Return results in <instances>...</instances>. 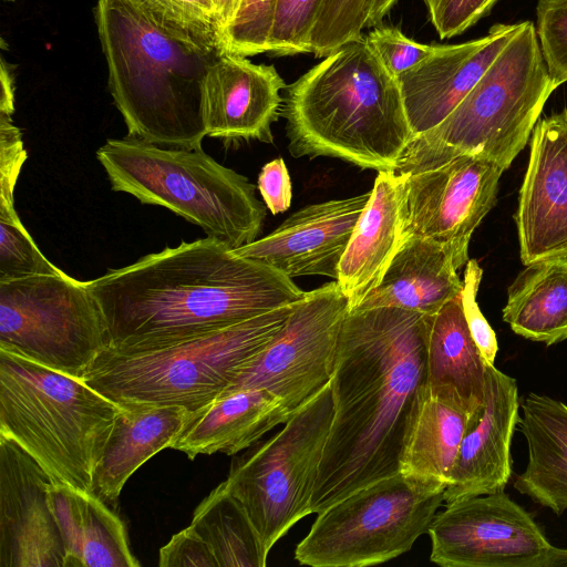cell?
I'll return each instance as SVG.
<instances>
[{
    "mask_svg": "<svg viewBox=\"0 0 567 567\" xmlns=\"http://www.w3.org/2000/svg\"><path fill=\"white\" fill-rule=\"evenodd\" d=\"M349 312V300L337 280L307 291L277 336L237 370L220 394L262 389L291 413L297 412L330 383L339 336Z\"/></svg>",
    "mask_w": 567,
    "mask_h": 567,
    "instance_id": "obj_12",
    "label": "cell"
},
{
    "mask_svg": "<svg viewBox=\"0 0 567 567\" xmlns=\"http://www.w3.org/2000/svg\"><path fill=\"white\" fill-rule=\"evenodd\" d=\"M370 194L302 207L269 235L235 251L290 278L326 276L337 280L340 260Z\"/></svg>",
    "mask_w": 567,
    "mask_h": 567,
    "instance_id": "obj_17",
    "label": "cell"
},
{
    "mask_svg": "<svg viewBox=\"0 0 567 567\" xmlns=\"http://www.w3.org/2000/svg\"><path fill=\"white\" fill-rule=\"evenodd\" d=\"M427 534L430 560L443 567H545L553 548L505 491L446 503Z\"/></svg>",
    "mask_w": 567,
    "mask_h": 567,
    "instance_id": "obj_13",
    "label": "cell"
},
{
    "mask_svg": "<svg viewBox=\"0 0 567 567\" xmlns=\"http://www.w3.org/2000/svg\"><path fill=\"white\" fill-rule=\"evenodd\" d=\"M482 275L483 271L478 262L475 259H468L461 292L462 306L471 336L481 354L487 364H494L498 351L496 334L484 318L476 301Z\"/></svg>",
    "mask_w": 567,
    "mask_h": 567,
    "instance_id": "obj_39",
    "label": "cell"
},
{
    "mask_svg": "<svg viewBox=\"0 0 567 567\" xmlns=\"http://www.w3.org/2000/svg\"><path fill=\"white\" fill-rule=\"evenodd\" d=\"M285 82L274 65L223 51L203 82L202 111L206 135L226 142L272 143Z\"/></svg>",
    "mask_w": 567,
    "mask_h": 567,
    "instance_id": "obj_19",
    "label": "cell"
},
{
    "mask_svg": "<svg viewBox=\"0 0 567 567\" xmlns=\"http://www.w3.org/2000/svg\"><path fill=\"white\" fill-rule=\"evenodd\" d=\"M162 567H217V563L207 545L189 528L175 534L159 549Z\"/></svg>",
    "mask_w": 567,
    "mask_h": 567,
    "instance_id": "obj_41",
    "label": "cell"
},
{
    "mask_svg": "<svg viewBox=\"0 0 567 567\" xmlns=\"http://www.w3.org/2000/svg\"><path fill=\"white\" fill-rule=\"evenodd\" d=\"M520 408L518 426L528 458L514 488L560 516L567 509V405L530 392Z\"/></svg>",
    "mask_w": 567,
    "mask_h": 567,
    "instance_id": "obj_27",
    "label": "cell"
},
{
    "mask_svg": "<svg viewBox=\"0 0 567 567\" xmlns=\"http://www.w3.org/2000/svg\"><path fill=\"white\" fill-rule=\"evenodd\" d=\"M365 39L384 68L394 78L414 66L434 49V44L416 42L396 28H375Z\"/></svg>",
    "mask_w": 567,
    "mask_h": 567,
    "instance_id": "obj_37",
    "label": "cell"
},
{
    "mask_svg": "<svg viewBox=\"0 0 567 567\" xmlns=\"http://www.w3.org/2000/svg\"><path fill=\"white\" fill-rule=\"evenodd\" d=\"M427 316L378 307L346 317L330 380L333 417L312 514L400 473L403 447L426 389Z\"/></svg>",
    "mask_w": 567,
    "mask_h": 567,
    "instance_id": "obj_1",
    "label": "cell"
},
{
    "mask_svg": "<svg viewBox=\"0 0 567 567\" xmlns=\"http://www.w3.org/2000/svg\"><path fill=\"white\" fill-rule=\"evenodd\" d=\"M440 39L465 32L491 12L498 0H423Z\"/></svg>",
    "mask_w": 567,
    "mask_h": 567,
    "instance_id": "obj_38",
    "label": "cell"
},
{
    "mask_svg": "<svg viewBox=\"0 0 567 567\" xmlns=\"http://www.w3.org/2000/svg\"><path fill=\"white\" fill-rule=\"evenodd\" d=\"M114 192L165 207L236 249L256 240L266 208L256 186L202 147H165L126 136L96 151Z\"/></svg>",
    "mask_w": 567,
    "mask_h": 567,
    "instance_id": "obj_8",
    "label": "cell"
},
{
    "mask_svg": "<svg viewBox=\"0 0 567 567\" xmlns=\"http://www.w3.org/2000/svg\"><path fill=\"white\" fill-rule=\"evenodd\" d=\"M118 404L79 379L0 348V436L54 483L94 493Z\"/></svg>",
    "mask_w": 567,
    "mask_h": 567,
    "instance_id": "obj_5",
    "label": "cell"
},
{
    "mask_svg": "<svg viewBox=\"0 0 567 567\" xmlns=\"http://www.w3.org/2000/svg\"><path fill=\"white\" fill-rule=\"evenodd\" d=\"M462 288L449 249L431 238L410 234L380 284L354 310L396 307L433 315Z\"/></svg>",
    "mask_w": 567,
    "mask_h": 567,
    "instance_id": "obj_23",
    "label": "cell"
},
{
    "mask_svg": "<svg viewBox=\"0 0 567 567\" xmlns=\"http://www.w3.org/2000/svg\"><path fill=\"white\" fill-rule=\"evenodd\" d=\"M535 29L548 73L558 87L567 82V0H538Z\"/></svg>",
    "mask_w": 567,
    "mask_h": 567,
    "instance_id": "obj_36",
    "label": "cell"
},
{
    "mask_svg": "<svg viewBox=\"0 0 567 567\" xmlns=\"http://www.w3.org/2000/svg\"><path fill=\"white\" fill-rule=\"evenodd\" d=\"M117 404L114 426L94 477V494L104 502H115L142 464L171 447L190 412L173 405Z\"/></svg>",
    "mask_w": 567,
    "mask_h": 567,
    "instance_id": "obj_26",
    "label": "cell"
},
{
    "mask_svg": "<svg viewBox=\"0 0 567 567\" xmlns=\"http://www.w3.org/2000/svg\"><path fill=\"white\" fill-rule=\"evenodd\" d=\"M209 548L217 567H265L268 551L243 504L225 483L194 512L188 526Z\"/></svg>",
    "mask_w": 567,
    "mask_h": 567,
    "instance_id": "obj_30",
    "label": "cell"
},
{
    "mask_svg": "<svg viewBox=\"0 0 567 567\" xmlns=\"http://www.w3.org/2000/svg\"><path fill=\"white\" fill-rule=\"evenodd\" d=\"M295 303L171 341L107 347L83 380L115 403L195 411L218 396L237 370L277 336Z\"/></svg>",
    "mask_w": 567,
    "mask_h": 567,
    "instance_id": "obj_7",
    "label": "cell"
},
{
    "mask_svg": "<svg viewBox=\"0 0 567 567\" xmlns=\"http://www.w3.org/2000/svg\"><path fill=\"white\" fill-rule=\"evenodd\" d=\"M473 414L425 389L403 447L400 472L446 488Z\"/></svg>",
    "mask_w": 567,
    "mask_h": 567,
    "instance_id": "obj_29",
    "label": "cell"
},
{
    "mask_svg": "<svg viewBox=\"0 0 567 567\" xmlns=\"http://www.w3.org/2000/svg\"><path fill=\"white\" fill-rule=\"evenodd\" d=\"M504 169L475 155H461L432 169L406 174L405 235L445 246L456 269L468 261L474 230L497 202Z\"/></svg>",
    "mask_w": 567,
    "mask_h": 567,
    "instance_id": "obj_14",
    "label": "cell"
},
{
    "mask_svg": "<svg viewBox=\"0 0 567 567\" xmlns=\"http://www.w3.org/2000/svg\"><path fill=\"white\" fill-rule=\"evenodd\" d=\"M374 0H323L311 32V53L323 58L362 37Z\"/></svg>",
    "mask_w": 567,
    "mask_h": 567,
    "instance_id": "obj_32",
    "label": "cell"
},
{
    "mask_svg": "<svg viewBox=\"0 0 567 567\" xmlns=\"http://www.w3.org/2000/svg\"><path fill=\"white\" fill-rule=\"evenodd\" d=\"M111 343L86 281L38 275L0 281V348L83 379Z\"/></svg>",
    "mask_w": 567,
    "mask_h": 567,
    "instance_id": "obj_11",
    "label": "cell"
},
{
    "mask_svg": "<svg viewBox=\"0 0 567 567\" xmlns=\"http://www.w3.org/2000/svg\"><path fill=\"white\" fill-rule=\"evenodd\" d=\"M445 487L401 472L377 481L319 513L295 559L312 567H365L406 551L444 503Z\"/></svg>",
    "mask_w": 567,
    "mask_h": 567,
    "instance_id": "obj_9",
    "label": "cell"
},
{
    "mask_svg": "<svg viewBox=\"0 0 567 567\" xmlns=\"http://www.w3.org/2000/svg\"><path fill=\"white\" fill-rule=\"evenodd\" d=\"M64 274L41 252L17 212L0 214V281Z\"/></svg>",
    "mask_w": 567,
    "mask_h": 567,
    "instance_id": "obj_33",
    "label": "cell"
},
{
    "mask_svg": "<svg viewBox=\"0 0 567 567\" xmlns=\"http://www.w3.org/2000/svg\"><path fill=\"white\" fill-rule=\"evenodd\" d=\"M398 0H374L368 18L367 28L375 27L382 22Z\"/></svg>",
    "mask_w": 567,
    "mask_h": 567,
    "instance_id": "obj_45",
    "label": "cell"
},
{
    "mask_svg": "<svg viewBox=\"0 0 567 567\" xmlns=\"http://www.w3.org/2000/svg\"><path fill=\"white\" fill-rule=\"evenodd\" d=\"M545 567H567V548L553 546Z\"/></svg>",
    "mask_w": 567,
    "mask_h": 567,
    "instance_id": "obj_46",
    "label": "cell"
},
{
    "mask_svg": "<svg viewBox=\"0 0 567 567\" xmlns=\"http://www.w3.org/2000/svg\"><path fill=\"white\" fill-rule=\"evenodd\" d=\"M258 189L266 207L276 215L291 204V179L285 161L279 157L265 164L258 175Z\"/></svg>",
    "mask_w": 567,
    "mask_h": 567,
    "instance_id": "obj_42",
    "label": "cell"
},
{
    "mask_svg": "<svg viewBox=\"0 0 567 567\" xmlns=\"http://www.w3.org/2000/svg\"><path fill=\"white\" fill-rule=\"evenodd\" d=\"M333 417L331 384L303 404L269 439L235 458L224 481L243 504L266 550L311 511Z\"/></svg>",
    "mask_w": 567,
    "mask_h": 567,
    "instance_id": "obj_10",
    "label": "cell"
},
{
    "mask_svg": "<svg viewBox=\"0 0 567 567\" xmlns=\"http://www.w3.org/2000/svg\"><path fill=\"white\" fill-rule=\"evenodd\" d=\"M519 421L516 380L487 365L483 406L471 417L460 445L444 503L504 492L512 476L511 445Z\"/></svg>",
    "mask_w": 567,
    "mask_h": 567,
    "instance_id": "obj_20",
    "label": "cell"
},
{
    "mask_svg": "<svg viewBox=\"0 0 567 567\" xmlns=\"http://www.w3.org/2000/svg\"><path fill=\"white\" fill-rule=\"evenodd\" d=\"M556 89L535 24L520 22L458 105L439 125L414 137L396 172L432 169L461 155L483 157L507 169L526 146Z\"/></svg>",
    "mask_w": 567,
    "mask_h": 567,
    "instance_id": "obj_6",
    "label": "cell"
},
{
    "mask_svg": "<svg viewBox=\"0 0 567 567\" xmlns=\"http://www.w3.org/2000/svg\"><path fill=\"white\" fill-rule=\"evenodd\" d=\"M515 214L523 265L567 257V109L538 120Z\"/></svg>",
    "mask_w": 567,
    "mask_h": 567,
    "instance_id": "obj_16",
    "label": "cell"
},
{
    "mask_svg": "<svg viewBox=\"0 0 567 567\" xmlns=\"http://www.w3.org/2000/svg\"><path fill=\"white\" fill-rule=\"evenodd\" d=\"M291 413L262 389H240L216 396L190 411L171 444L189 458L198 455L236 454L257 443L264 434L285 424Z\"/></svg>",
    "mask_w": 567,
    "mask_h": 567,
    "instance_id": "obj_22",
    "label": "cell"
},
{
    "mask_svg": "<svg viewBox=\"0 0 567 567\" xmlns=\"http://www.w3.org/2000/svg\"><path fill=\"white\" fill-rule=\"evenodd\" d=\"M2 1H9V2H12V1H16V0H2Z\"/></svg>",
    "mask_w": 567,
    "mask_h": 567,
    "instance_id": "obj_47",
    "label": "cell"
},
{
    "mask_svg": "<svg viewBox=\"0 0 567 567\" xmlns=\"http://www.w3.org/2000/svg\"><path fill=\"white\" fill-rule=\"evenodd\" d=\"M48 496L64 546V567L141 565L123 522L96 494L53 483Z\"/></svg>",
    "mask_w": 567,
    "mask_h": 567,
    "instance_id": "obj_25",
    "label": "cell"
},
{
    "mask_svg": "<svg viewBox=\"0 0 567 567\" xmlns=\"http://www.w3.org/2000/svg\"><path fill=\"white\" fill-rule=\"evenodd\" d=\"M122 1L162 32L193 49H221L219 23L212 0Z\"/></svg>",
    "mask_w": 567,
    "mask_h": 567,
    "instance_id": "obj_31",
    "label": "cell"
},
{
    "mask_svg": "<svg viewBox=\"0 0 567 567\" xmlns=\"http://www.w3.org/2000/svg\"><path fill=\"white\" fill-rule=\"evenodd\" d=\"M14 70L16 65L1 56L0 68V115L12 116L14 112Z\"/></svg>",
    "mask_w": 567,
    "mask_h": 567,
    "instance_id": "obj_43",
    "label": "cell"
},
{
    "mask_svg": "<svg viewBox=\"0 0 567 567\" xmlns=\"http://www.w3.org/2000/svg\"><path fill=\"white\" fill-rule=\"evenodd\" d=\"M503 320L527 340H567V257L526 265L507 289Z\"/></svg>",
    "mask_w": 567,
    "mask_h": 567,
    "instance_id": "obj_28",
    "label": "cell"
},
{
    "mask_svg": "<svg viewBox=\"0 0 567 567\" xmlns=\"http://www.w3.org/2000/svg\"><path fill=\"white\" fill-rule=\"evenodd\" d=\"M27 158L20 130L11 116L0 115V214L17 212L13 193Z\"/></svg>",
    "mask_w": 567,
    "mask_h": 567,
    "instance_id": "obj_40",
    "label": "cell"
},
{
    "mask_svg": "<svg viewBox=\"0 0 567 567\" xmlns=\"http://www.w3.org/2000/svg\"><path fill=\"white\" fill-rule=\"evenodd\" d=\"M111 343L142 347L238 323L299 301L290 277L200 238L86 280Z\"/></svg>",
    "mask_w": 567,
    "mask_h": 567,
    "instance_id": "obj_2",
    "label": "cell"
},
{
    "mask_svg": "<svg viewBox=\"0 0 567 567\" xmlns=\"http://www.w3.org/2000/svg\"><path fill=\"white\" fill-rule=\"evenodd\" d=\"M426 390L470 413L483 406L487 362L474 342L461 293L427 316Z\"/></svg>",
    "mask_w": 567,
    "mask_h": 567,
    "instance_id": "obj_24",
    "label": "cell"
},
{
    "mask_svg": "<svg viewBox=\"0 0 567 567\" xmlns=\"http://www.w3.org/2000/svg\"><path fill=\"white\" fill-rule=\"evenodd\" d=\"M240 0H212L215 12L217 16V20L219 23L220 32L223 28L227 24L233 13L235 12Z\"/></svg>",
    "mask_w": 567,
    "mask_h": 567,
    "instance_id": "obj_44",
    "label": "cell"
},
{
    "mask_svg": "<svg viewBox=\"0 0 567 567\" xmlns=\"http://www.w3.org/2000/svg\"><path fill=\"white\" fill-rule=\"evenodd\" d=\"M520 27L495 23L487 34L458 44H434L433 51L396 78L414 134L439 125L482 78Z\"/></svg>",
    "mask_w": 567,
    "mask_h": 567,
    "instance_id": "obj_18",
    "label": "cell"
},
{
    "mask_svg": "<svg viewBox=\"0 0 567 567\" xmlns=\"http://www.w3.org/2000/svg\"><path fill=\"white\" fill-rule=\"evenodd\" d=\"M281 114L293 157H333L396 172L414 140L398 80L363 37L288 85Z\"/></svg>",
    "mask_w": 567,
    "mask_h": 567,
    "instance_id": "obj_3",
    "label": "cell"
},
{
    "mask_svg": "<svg viewBox=\"0 0 567 567\" xmlns=\"http://www.w3.org/2000/svg\"><path fill=\"white\" fill-rule=\"evenodd\" d=\"M53 483L30 454L0 436V567H64L48 496Z\"/></svg>",
    "mask_w": 567,
    "mask_h": 567,
    "instance_id": "obj_15",
    "label": "cell"
},
{
    "mask_svg": "<svg viewBox=\"0 0 567 567\" xmlns=\"http://www.w3.org/2000/svg\"><path fill=\"white\" fill-rule=\"evenodd\" d=\"M406 226V174L379 172L340 260L337 282L350 311L380 284Z\"/></svg>",
    "mask_w": 567,
    "mask_h": 567,
    "instance_id": "obj_21",
    "label": "cell"
},
{
    "mask_svg": "<svg viewBox=\"0 0 567 567\" xmlns=\"http://www.w3.org/2000/svg\"><path fill=\"white\" fill-rule=\"evenodd\" d=\"M95 22L109 90L127 136L165 147L200 148L207 136L203 82L223 50L193 49L122 0H99Z\"/></svg>",
    "mask_w": 567,
    "mask_h": 567,
    "instance_id": "obj_4",
    "label": "cell"
},
{
    "mask_svg": "<svg viewBox=\"0 0 567 567\" xmlns=\"http://www.w3.org/2000/svg\"><path fill=\"white\" fill-rule=\"evenodd\" d=\"M323 0H277L269 37L275 55L311 53L310 38Z\"/></svg>",
    "mask_w": 567,
    "mask_h": 567,
    "instance_id": "obj_35",
    "label": "cell"
},
{
    "mask_svg": "<svg viewBox=\"0 0 567 567\" xmlns=\"http://www.w3.org/2000/svg\"><path fill=\"white\" fill-rule=\"evenodd\" d=\"M277 0H240L220 32L223 51L244 56L266 53Z\"/></svg>",
    "mask_w": 567,
    "mask_h": 567,
    "instance_id": "obj_34",
    "label": "cell"
}]
</instances>
